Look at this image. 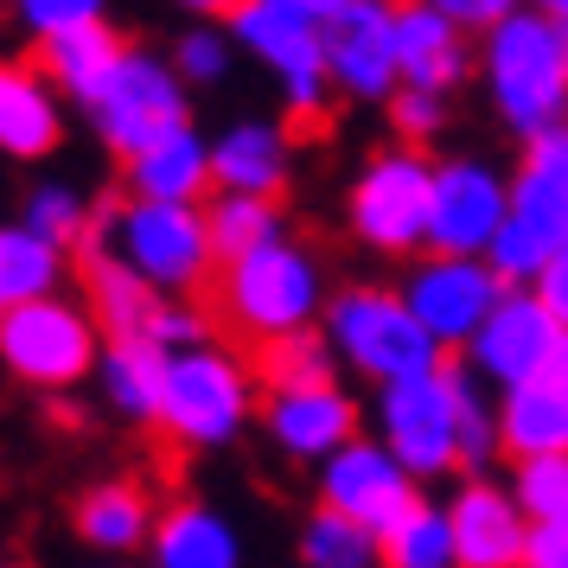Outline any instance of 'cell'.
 Wrapping results in <instances>:
<instances>
[{
    "mask_svg": "<svg viewBox=\"0 0 568 568\" xmlns=\"http://www.w3.org/2000/svg\"><path fill=\"white\" fill-rule=\"evenodd\" d=\"M486 78L498 97V115L517 134L537 141L568 109V20L556 13H505L486 45Z\"/></svg>",
    "mask_w": 568,
    "mask_h": 568,
    "instance_id": "obj_1",
    "label": "cell"
},
{
    "mask_svg": "<svg viewBox=\"0 0 568 568\" xmlns=\"http://www.w3.org/2000/svg\"><path fill=\"white\" fill-rule=\"evenodd\" d=\"M568 243V129L537 134V148L524 160V173L511 185V217L491 236V268L505 282H537L542 262Z\"/></svg>",
    "mask_w": 568,
    "mask_h": 568,
    "instance_id": "obj_2",
    "label": "cell"
},
{
    "mask_svg": "<svg viewBox=\"0 0 568 568\" xmlns=\"http://www.w3.org/2000/svg\"><path fill=\"white\" fill-rule=\"evenodd\" d=\"M103 231L148 282L173 287V294H199L211 282L217 243H211V217H199L192 199H134V205L109 211Z\"/></svg>",
    "mask_w": 568,
    "mask_h": 568,
    "instance_id": "obj_3",
    "label": "cell"
},
{
    "mask_svg": "<svg viewBox=\"0 0 568 568\" xmlns=\"http://www.w3.org/2000/svg\"><path fill=\"white\" fill-rule=\"evenodd\" d=\"M313 301H320V282H313L307 256L287 250L282 236L250 250V256H231L224 262V282H217V313L243 338H275V333L307 326Z\"/></svg>",
    "mask_w": 568,
    "mask_h": 568,
    "instance_id": "obj_4",
    "label": "cell"
},
{
    "mask_svg": "<svg viewBox=\"0 0 568 568\" xmlns=\"http://www.w3.org/2000/svg\"><path fill=\"white\" fill-rule=\"evenodd\" d=\"M333 345L358 364L364 377L377 384H396V377H422V371H440V338L428 333V320L409 307V294H377V287H358L333 307Z\"/></svg>",
    "mask_w": 568,
    "mask_h": 568,
    "instance_id": "obj_5",
    "label": "cell"
},
{
    "mask_svg": "<svg viewBox=\"0 0 568 568\" xmlns=\"http://www.w3.org/2000/svg\"><path fill=\"white\" fill-rule=\"evenodd\" d=\"M0 358L27 384L64 389L97 364V326H90V313L52 301V294L13 301V307H0Z\"/></svg>",
    "mask_w": 568,
    "mask_h": 568,
    "instance_id": "obj_6",
    "label": "cell"
},
{
    "mask_svg": "<svg viewBox=\"0 0 568 568\" xmlns=\"http://www.w3.org/2000/svg\"><path fill=\"white\" fill-rule=\"evenodd\" d=\"M384 440L409 473H447L460 460V371H422L384 384Z\"/></svg>",
    "mask_w": 568,
    "mask_h": 568,
    "instance_id": "obj_7",
    "label": "cell"
},
{
    "mask_svg": "<svg viewBox=\"0 0 568 568\" xmlns=\"http://www.w3.org/2000/svg\"><path fill=\"white\" fill-rule=\"evenodd\" d=\"M243 45H256V58H268L275 71L287 78V103L294 115H313L320 97H326V20H313L301 0H243L231 13Z\"/></svg>",
    "mask_w": 568,
    "mask_h": 568,
    "instance_id": "obj_8",
    "label": "cell"
},
{
    "mask_svg": "<svg viewBox=\"0 0 568 568\" xmlns=\"http://www.w3.org/2000/svg\"><path fill=\"white\" fill-rule=\"evenodd\" d=\"M428 217H435V173L415 154H384L358 173V192H352V231L384 250V256H403L428 236Z\"/></svg>",
    "mask_w": 568,
    "mask_h": 568,
    "instance_id": "obj_9",
    "label": "cell"
},
{
    "mask_svg": "<svg viewBox=\"0 0 568 568\" xmlns=\"http://www.w3.org/2000/svg\"><path fill=\"white\" fill-rule=\"evenodd\" d=\"M250 415V384L224 352H180L173 371H166V403H160V422L173 428L192 447H217L231 440Z\"/></svg>",
    "mask_w": 568,
    "mask_h": 568,
    "instance_id": "obj_10",
    "label": "cell"
},
{
    "mask_svg": "<svg viewBox=\"0 0 568 568\" xmlns=\"http://www.w3.org/2000/svg\"><path fill=\"white\" fill-rule=\"evenodd\" d=\"M90 109H97V129H103V141L122 160L141 154V148H154L160 134L185 129L180 78H173L166 64H154V58H141V52H129L122 64H115V78L103 83V97H97Z\"/></svg>",
    "mask_w": 568,
    "mask_h": 568,
    "instance_id": "obj_11",
    "label": "cell"
},
{
    "mask_svg": "<svg viewBox=\"0 0 568 568\" xmlns=\"http://www.w3.org/2000/svg\"><path fill=\"white\" fill-rule=\"evenodd\" d=\"M568 326L556 320V307L542 294H505L498 307L486 313V326L473 333V364L486 371L491 384H530L549 364L562 358Z\"/></svg>",
    "mask_w": 568,
    "mask_h": 568,
    "instance_id": "obj_12",
    "label": "cell"
},
{
    "mask_svg": "<svg viewBox=\"0 0 568 568\" xmlns=\"http://www.w3.org/2000/svg\"><path fill=\"white\" fill-rule=\"evenodd\" d=\"M505 301V287H498V268L473 256H454V250H440L435 262H422L409 275V307L428 320V333L440 345H473V333L486 326V313Z\"/></svg>",
    "mask_w": 568,
    "mask_h": 568,
    "instance_id": "obj_13",
    "label": "cell"
},
{
    "mask_svg": "<svg viewBox=\"0 0 568 568\" xmlns=\"http://www.w3.org/2000/svg\"><path fill=\"white\" fill-rule=\"evenodd\" d=\"M505 217H511V192H505V180L491 166L454 160V166L435 173V217H428V243L435 250H454V256L491 250Z\"/></svg>",
    "mask_w": 568,
    "mask_h": 568,
    "instance_id": "obj_14",
    "label": "cell"
},
{
    "mask_svg": "<svg viewBox=\"0 0 568 568\" xmlns=\"http://www.w3.org/2000/svg\"><path fill=\"white\" fill-rule=\"evenodd\" d=\"M326 64L352 97H389L403 78L396 58V7L384 0H352L338 20H326Z\"/></svg>",
    "mask_w": 568,
    "mask_h": 568,
    "instance_id": "obj_15",
    "label": "cell"
},
{
    "mask_svg": "<svg viewBox=\"0 0 568 568\" xmlns=\"http://www.w3.org/2000/svg\"><path fill=\"white\" fill-rule=\"evenodd\" d=\"M415 473L403 460H396V447H364V440H345L333 460H326V505H338V511L364 517L377 537H384L396 517L415 505Z\"/></svg>",
    "mask_w": 568,
    "mask_h": 568,
    "instance_id": "obj_16",
    "label": "cell"
},
{
    "mask_svg": "<svg viewBox=\"0 0 568 568\" xmlns=\"http://www.w3.org/2000/svg\"><path fill=\"white\" fill-rule=\"evenodd\" d=\"M524 505L517 491H498L486 479H466V491L454 498V549L466 568H511L524 562Z\"/></svg>",
    "mask_w": 568,
    "mask_h": 568,
    "instance_id": "obj_17",
    "label": "cell"
},
{
    "mask_svg": "<svg viewBox=\"0 0 568 568\" xmlns=\"http://www.w3.org/2000/svg\"><path fill=\"white\" fill-rule=\"evenodd\" d=\"M83 294H90V307H97V326H109L115 338L129 333H154V320L166 301H154V287L141 268H134L122 250H103V236H83Z\"/></svg>",
    "mask_w": 568,
    "mask_h": 568,
    "instance_id": "obj_18",
    "label": "cell"
},
{
    "mask_svg": "<svg viewBox=\"0 0 568 568\" xmlns=\"http://www.w3.org/2000/svg\"><path fill=\"white\" fill-rule=\"evenodd\" d=\"M498 440L505 454L530 460V454H568V364L556 358L542 377L505 389L498 409Z\"/></svg>",
    "mask_w": 568,
    "mask_h": 568,
    "instance_id": "obj_19",
    "label": "cell"
},
{
    "mask_svg": "<svg viewBox=\"0 0 568 568\" xmlns=\"http://www.w3.org/2000/svg\"><path fill=\"white\" fill-rule=\"evenodd\" d=\"M352 428H358V409L333 384L275 389V403H268V435L282 440L287 454H301V460H333L352 440Z\"/></svg>",
    "mask_w": 568,
    "mask_h": 568,
    "instance_id": "obj_20",
    "label": "cell"
},
{
    "mask_svg": "<svg viewBox=\"0 0 568 568\" xmlns=\"http://www.w3.org/2000/svg\"><path fill=\"white\" fill-rule=\"evenodd\" d=\"M396 58H403V83L447 90V83L466 71L460 20L440 13L435 0H409V7H396Z\"/></svg>",
    "mask_w": 568,
    "mask_h": 568,
    "instance_id": "obj_21",
    "label": "cell"
},
{
    "mask_svg": "<svg viewBox=\"0 0 568 568\" xmlns=\"http://www.w3.org/2000/svg\"><path fill=\"white\" fill-rule=\"evenodd\" d=\"M122 58H129V45H122L103 20H83V27L45 32V45H39L45 78L64 83L78 103H97V97H103V83L115 78V64H122Z\"/></svg>",
    "mask_w": 568,
    "mask_h": 568,
    "instance_id": "obj_22",
    "label": "cell"
},
{
    "mask_svg": "<svg viewBox=\"0 0 568 568\" xmlns=\"http://www.w3.org/2000/svg\"><path fill=\"white\" fill-rule=\"evenodd\" d=\"M0 148L13 160H39L58 148L52 83L27 64H0Z\"/></svg>",
    "mask_w": 568,
    "mask_h": 568,
    "instance_id": "obj_23",
    "label": "cell"
},
{
    "mask_svg": "<svg viewBox=\"0 0 568 568\" xmlns=\"http://www.w3.org/2000/svg\"><path fill=\"white\" fill-rule=\"evenodd\" d=\"M166 371H173V358H166V345H160L154 333L115 338V345L103 352L109 403H115L122 415H134V422H160V403H166Z\"/></svg>",
    "mask_w": 568,
    "mask_h": 568,
    "instance_id": "obj_24",
    "label": "cell"
},
{
    "mask_svg": "<svg viewBox=\"0 0 568 568\" xmlns=\"http://www.w3.org/2000/svg\"><path fill=\"white\" fill-rule=\"evenodd\" d=\"M211 173H217L211 148L192 129H173V134H160L154 148L129 154V185L141 199H199Z\"/></svg>",
    "mask_w": 568,
    "mask_h": 568,
    "instance_id": "obj_25",
    "label": "cell"
},
{
    "mask_svg": "<svg viewBox=\"0 0 568 568\" xmlns=\"http://www.w3.org/2000/svg\"><path fill=\"white\" fill-rule=\"evenodd\" d=\"M211 166H217V185L224 192H262V199H275L287 180L282 134L262 129V122H243V129H231L211 148Z\"/></svg>",
    "mask_w": 568,
    "mask_h": 568,
    "instance_id": "obj_26",
    "label": "cell"
},
{
    "mask_svg": "<svg viewBox=\"0 0 568 568\" xmlns=\"http://www.w3.org/2000/svg\"><path fill=\"white\" fill-rule=\"evenodd\" d=\"M154 562L160 568H231L236 562V537H231L224 517L185 505V511H173L166 524H160Z\"/></svg>",
    "mask_w": 568,
    "mask_h": 568,
    "instance_id": "obj_27",
    "label": "cell"
},
{
    "mask_svg": "<svg viewBox=\"0 0 568 568\" xmlns=\"http://www.w3.org/2000/svg\"><path fill=\"white\" fill-rule=\"evenodd\" d=\"M384 562H396V568H447V562H460V549H454V511H435V505L415 498L409 511L384 530Z\"/></svg>",
    "mask_w": 568,
    "mask_h": 568,
    "instance_id": "obj_28",
    "label": "cell"
},
{
    "mask_svg": "<svg viewBox=\"0 0 568 568\" xmlns=\"http://www.w3.org/2000/svg\"><path fill=\"white\" fill-rule=\"evenodd\" d=\"M52 282H58V243L52 236H39L32 224L0 231V307L39 301V294H52Z\"/></svg>",
    "mask_w": 568,
    "mask_h": 568,
    "instance_id": "obj_29",
    "label": "cell"
},
{
    "mask_svg": "<svg viewBox=\"0 0 568 568\" xmlns=\"http://www.w3.org/2000/svg\"><path fill=\"white\" fill-rule=\"evenodd\" d=\"M256 377L268 389H313V384H333V352L320 345L313 333H275L256 338Z\"/></svg>",
    "mask_w": 568,
    "mask_h": 568,
    "instance_id": "obj_30",
    "label": "cell"
},
{
    "mask_svg": "<svg viewBox=\"0 0 568 568\" xmlns=\"http://www.w3.org/2000/svg\"><path fill=\"white\" fill-rule=\"evenodd\" d=\"M301 556H307L313 568H364L384 556V537L364 524V517L338 511V505H326V511L307 524V537H301Z\"/></svg>",
    "mask_w": 568,
    "mask_h": 568,
    "instance_id": "obj_31",
    "label": "cell"
},
{
    "mask_svg": "<svg viewBox=\"0 0 568 568\" xmlns=\"http://www.w3.org/2000/svg\"><path fill=\"white\" fill-rule=\"evenodd\" d=\"M78 530L97 549H134V542L148 537V498L134 486H97L78 505Z\"/></svg>",
    "mask_w": 568,
    "mask_h": 568,
    "instance_id": "obj_32",
    "label": "cell"
},
{
    "mask_svg": "<svg viewBox=\"0 0 568 568\" xmlns=\"http://www.w3.org/2000/svg\"><path fill=\"white\" fill-rule=\"evenodd\" d=\"M275 236H282V217H275V205H268L262 192H231V199H217V211H211V243H217V262L250 256V250L275 243Z\"/></svg>",
    "mask_w": 568,
    "mask_h": 568,
    "instance_id": "obj_33",
    "label": "cell"
},
{
    "mask_svg": "<svg viewBox=\"0 0 568 568\" xmlns=\"http://www.w3.org/2000/svg\"><path fill=\"white\" fill-rule=\"evenodd\" d=\"M511 491H517V505H524L530 524L568 511V454H530V460H517Z\"/></svg>",
    "mask_w": 568,
    "mask_h": 568,
    "instance_id": "obj_34",
    "label": "cell"
},
{
    "mask_svg": "<svg viewBox=\"0 0 568 568\" xmlns=\"http://www.w3.org/2000/svg\"><path fill=\"white\" fill-rule=\"evenodd\" d=\"M27 224L39 236H52L58 250H71V243H83V199L64 192V185H45V192H32Z\"/></svg>",
    "mask_w": 568,
    "mask_h": 568,
    "instance_id": "obj_35",
    "label": "cell"
},
{
    "mask_svg": "<svg viewBox=\"0 0 568 568\" xmlns=\"http://www.w3.org/2000/svg\"><path fill=\"white\" fill-rule=\"evenodd\" d=\"M20 20L45 39V32L83 27V20H103V0H20Z\"/></svg>",
    "mask_w": 568,
    "mask_h": 568,
    "instance_id": "obj_36",
    "label": "cell"
},
{
    "mask_svg": "<svg viewBox=\"0 0 568 568\" xmlns=\"http://www.w3.org/2000/svg\"><path fill=\"white\" fill-rule=\"evenodd\" d=\"M389 115H396V134H435L440 129V90H422V83H403V97H389Z\"/></svg>",
    "mask_w": 568,
    "mask_h": 568,
    "instance_id": "obj_37",
    "label": "cell"
},
{
    "mask_svg": "<svg viewBox=\"0 0 568 568\" xmlns=\"http://www.w3.org/2000/svg\"><path fill=\"white\" fill-rule=\"evenodd\" d=\"M524 562H530V568H568V511L537 517V524H530V542H524Z\"/></svg>",
    "mask_w": 568,
    "mask_h": 568,
    "instance_id": "obj_38",
    "label": "cell"
},
{
    "mask_svg": "<svg viewBox=\"0 0 568 568\" xmlns=\"http://www.w3.org/2000/svg\"><path fill=\"white\" fill-rule=\"evenodd\" d=\"M180 71H185L192 83L224 78V45H217L211 32H192V39H180Z\"/></svg>",
    "mask_w": 568,
    "mask_h": 568,
    "instance_id": "obj_39",
    "label": "cell"
},
{
    "mask_svg": "<svg viewBox=\"0 0 568 568\" xmlns=\"http://www.w3.org/2000/svg\"><path fill=\"white\" fill-rule=\"evenodd\" d=\"M440 13H454L460 27H498L505 13H517V0H435Z\"/></svg>",
    "mask_w": 568,
    "mask_h": 568,
    "instance_id": "obj_40",
    "label": "cell"
},
{
    "mask_svg": "<svg viewBox=\"0 0 568 568\" xmlns=\"http://www.w3.org/2000/svg\"><path fill=\"white\" fill-rule=\"evenodd\" d=\"M537 294L549 301V307H556V320L568 326V243H562V250H556L549 262H542V275H537Z\"/></svg>",
    "mask_w": 568,
    "mask_h": 568,
    "instance_id": "obj_41",
    "label": "cell"
},
{
    "mask_svg": "<svg viewBox=\"0 0 568 568\" xmlns=\"http://www.w3.org/2000/svg\"><path fill=\"white\" fill-rule=\"evenodd\" d=\"M301 7H307L313 20H338V13H345V7H352V0H301Z\"/></svg>",
    "mask_w": 568,
    "mask_h": 568,
    "instance_id": "obj_42",
    "label": "cell"
},
{
    "mask_svg": "<svg viewBox=\"0 0 568 568\" xmlns=\"http://www.w3.org/2000/svg\"><path fill=\"white\" fill-rule=\"evenodd\" d=\"M185 7H192V13H236L243 0H185Z\"/></svg>",
    "mask_w": 568,
    "mask_h": 568,
    "instance_id": "obj_43",
    "label": "cell"
},
{
    "mask_svg": "<svg viewBox=\"0 0 568 568\" xmlns=\"http://www.w3.org/2000/svg\"><path fill=\"white\" fill-rule=\"evenodd\" d=\"M542 13H556V20H568V0H537Z\"/></svg>",
    "mask_w": 568,
    "mask_h": 568,
    "instance_id": "obj_44",
    "label": "cell"
},
{
    "mask_svg": "<svg viewBox=\"0 0 568 568\" xmlns=\"http://www.w3.org/2000/svg\"><path fill=\"white\" fill-rule=\"evenodd\" d=\"M562 364H568V345H562Z\"/></svg>",
    "mask_w": 568,
    "mask_h": 568,
    "instance_id": "obj_45",
    "label": "cell"
}]
</instances>
